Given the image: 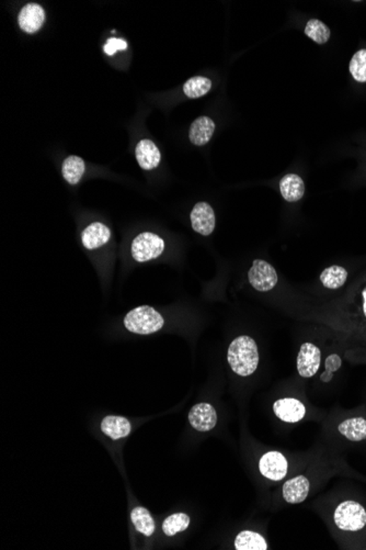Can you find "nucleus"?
<instances>
[{"label":"nucleus","mask_w":366,"mask_h":550,"mask_svg":"<svg viewBox=\"0 0 366 550\" xmlns=\"http://www.w3.org/2000/svg\"><path fill=\"white\" fill-rule=\"evenodd\" d=\"M273 412L284 423H298L305 418L306 406L298 399H278L273 403Z\"/></svg>","instance_id":"8"},{"label":"nucleus","mask_w":366,"mask_h":550,"mask_svg":"<svg viewBox=\"0 0 366 550\" xmlns=\"http://www.w3.org/2000/svg\"><path fill=\"white\" fill-rule=\"evenodd\" d=\"M333 522L341 531H361L366 526V510L359 502L347 500L338 504L333 512Z\"/></svg>","instance_id":"3"},{"label":"nucleus","mask_w":366,"mask_h":550,"mask_svg":"<svg viewBox=\"0 0 366 550\" xmlns=\"http://www.w3.org/2000/svg\"><path fill=\"white\" fill-rule=\"evenodd\" d=\"M304 31L310 40L320 45H326L331 37L330 28L318 19H310Z\"/></svg>","instance_id":"24"},{"label":"nucleus","mask_w":366,"mask_h":550,"mask_svg":"<svg viewBox=\"0 0 366 550\" xmlns=\"http://www.w3.org/2000/svg\"><path fill=\"white\" fill-rule=\"evenodd\" d=\"M361 298V314L363 316L364 321H366V285L363 290H362Z\"/></svg>","instance_id":"29"},{"label":"nucleus","mask_w":366,"mask_h":550,"mask_svg":"<svg viewBox=\"0 0 366 550\" xmlns=\"http://www.w3.org/2000/svg\"><path fill=\"white\" fill-rule=\"evenodd\" d=\"M85 161L81 157L75 156V155L67 157L61 166V174H63L64 179L71 186L77 185L81 181V177L85 174Z\"/></svg>","instance_id":"21"},{"label":"nucleus","mask_w":366,"mask_h":550,"mask_svg":"<svg viewBox=\"0 0 366 550\" xmlns=\"http://www.w3.org/2000/svg\"><path fill=\"white\" fill-rule=\"evenodd\" d=\"M214 131V121L208 117H200L191 125L189 139L193 145L203 147L210 142Z\"/></svg>","instance_id":"15"},{"label":"nucleus","mask_w":366,"mask_h":550,"mask_svg":"<svg viewBox=\"0 0 366 550\" xmlns=\"http://www.w3.org/2000/svg\"><path fill=\"white\" fill-rule=\"evenodd\" d=\"M20 28L27 33H35L41 29L45 21V9L39 4H28L19 13Z\"/></svg>","instance_id":"11"},{"label":"nucleus","mask_w":366,"mask_h":550,"mask_svg":"<svg viewBox=\"0 0 366 550\" xmlns=\"http://www.w3.org/2000/svg\"><path fill=\"white\" fill-rule=\"evenodd\" d=\"M248 280L256 291L266 292L278 285V276L271 264L264 260H254L248 272Z\"/></svg>","instance_id":"5"},{"label":"nucleus","mask_w":366,"mask_h":550,"mask_svg":"<svg viewBox=\"0 0 366 550\" xmlns=\"http://www.w3.org/2000/svg\"><path fill=\"white\" fill-rule=\"evenodd\" d=\"M236 550H266L268 549L266 538L261 534L254 531H242L235 539Z\"/></svg>","instance_id":"20"},{"label":"nucleus","mask_w":366,"mask_h":550,"mask_svg":"<svg viewBox=\"0 0 366 550\" xmlns=\"http://www.w3.org/2000/svg\"><path fill=\"white\" fill-rule=\"evenodd\" d=\"M212 88V81L204 76H194L183 85V93L190 99H196L206 96Z\"/></svg>","instance_id":"23"},{"label":"nucleus","mask_w":366,"mask_h":550,"mask_svg":"<svg viewBox=\"0 0 366 550\" xmlns=\"http://www.w3.org/2000/svg\"><path fill=\"white\" fill-rule=\"evenodd\" d=\"M309 480L305 476H296L283 484L282 493L288 504H300L307 499L309 494Z\"/></svg>","instance_id":"12"},{"label":"nucleus","mask_w":366,"mask_h":550,"mask_svg":"<svg viewBox=\"0 0 366 550\" xmlns=\"http://www.w3.org/2000/svg\"><path fill=\"white\" fill-rule=\"evenodd\" d=\"M259 470L266 479L274 482L281 481L288 474V462L282 452L271 450L260 458Z\"/></svg>","instance_id":"6"},{"label":"nucleus","mask_w":366,"mask_h":550,"mask_svg":"<svg viewBox=\"0 0 366 550\" xmlns=\"http://www.w3.org/2000/svg\"><path fill=\"white\" fill-rule=\"evenodd\" d=\"M349 71L354 81L360 84L366 83V49L354 53L350 61Z\"/></svg>","instance_id":"26"},{"label":"nucleus","mask_w":366,"mask_h":550,"mask_svg":"<svg viewBox=\"0 0 366 550\" xmlns=\"http://www.w3.org/2000/svg\"><path fill=\"white\" fill-rule=\"evenodd\" d=\"M342 360L338 354H331L326 358L325 372L320 376L322 382H330L333 378V374L341 368Z\"/></svg>","instance_id":"27"},{"label":"nucleus","mask_w":366,"mask_h":550,"mask_svg":"<svg viewBox=\"0 0 366 550\" xmlns=\"http://www.w3.org/2000/svg\"><path fill=\"white\" fill-rule=\"evenodd\" d=\"M165 251V241L159 235L144 232L137 235L132 243L131 252L136 262L145 263L155 260Z\"/></svg>","instance_id":"4"},{"label":"nucleus","mask_w":366,"mask_h":550,"mask_svg":"<svg viewBox=\"0 0 366 550\" xmlns=\"http://www.w3.org/2000/svg\"><path fill=\"white\" fill-rule=\"evenodd\" d=\"M321 362V352L313 343H304L300 346L296 360L297 372L303 378H312L317 374Z\"/></svg>","instance_id":"7"},{"label":"nucleus","mask_w":366,"mask_h":550,"mask_svg":"<svg viewBox=\"0 0 366 550\" xmlns=\"http://www.w3.org/2000/svg\"><path fill=\"white\" fill-rule=\"evenodd\" d=\"M280 191L284 200L297 202L305 193V183L297 174H288L280 181Z\"/></svg>","instance_id":"17"},{"label":"nucleus","mask_w":366,"mask_h":550,"mask_svg":"<svg viewBox=\"0 0 366 550\" xmlns=\"http://www.w3.org/2000/svg\"><path fill=\"white\" fill-rule=\"evenodd\" d=\"M127 49V42L123 39H119V38H111L107 40L105 47H103V51L109 57H112L117 53V51H124Z\"/></svg>","instance_id":"28"},{"label":"nucleus","mask_w":366,"mask_h":550,"mask_svg":"<svg viewBox=\"0 0 366 550\" xmlns=\"http://www.w3.org/2000/svg\"><path fill=\"white\" fill-rule=\"evenodd\" d=\"M131 519H132V523L134 524L136 531H138L139 533H142L147 537L154 534L155 522L148 510L142 508V506H137L133 509Z\"/></svg>","instance_id":"22"},{"label":"nucleus","mask_w":366,"mask_h":550,"mask_svg":"<svg viewBox=\"0 0 366 550\" xmlns=\"http://www.w3.org/2000/svg\"><path fill=\"white\" fill-rule=\"evenodd\" d=\"M111 231L101 222L91 223L83 230L81 242L87 250H95L110 241Z\"/></svg>","instance_id":"13"},{"label":"nucleus","mask_w":366,"mask_h":550,"mask_svg":"<svg viewBox=\"0 0 366 550\" xmlns=\"http://www.w3.org/2000/svg\"><path fill=\"white\" fill-rule=\"evenodd\" d=\"M348 277H349V273L347 269L338 265H332L322 270L320 274V282L325 288L336 290L341 288L347 282Z\"/></svg>","instance_id":"19"},{"label":"nucleus","mask_w":366,"mask_h":550,"mask_svg":"<svg viewBox=\"0 0 366 550\" xmlns=\"http://www.w3.org/2000/svg\"><path fill=\"white\" fill-rule=\"evenodd\" d=\"M164 326L165 319L158 311L149 306L133 309L124 318L125 328L139 336L154 334Z\"/></svg>","instance_id":"2"},{"label":"nucleus","mask_w":366,"mask_h":550,"mask_svg":"<svg viewBox=\"0 0 366 550\" xmlns=\"http://www.w3.org/2000/svg\"><path fill=\"white\" fill-rule=\"evenodd\" d=\"M190 523L191 519L188 514L175 513L172 515L168 516L163 522V532H164L165 535L172 537V536L180 533V532L186 531Z\"/></svg>","instance_id":"25"},{"label":"nucleus","mask_w":366,"mask_h":550,"mask_svg":"<svg viewBox=\"0 0 366 550\" xmlns=\"http://www.w3.org/2000/svg\"><path fill=\"white\" fill-rule=\"evenodd\" d=\"M338 430L350 442L358 443V442L366 440V418L361 416L347 418L339 424Z\"/></svg>","instance_id":"18"},{"label":"nucleus","mask_w":366,"mask_h":550,"mask_svg":"<svg viewBox=\"0 0 366 550\" xmlns=\"http://www.w3.org/2000/svg\"><path fill=\"white\" fill-rule=\"evenodd\" d=\"M101 430L107 437L117 440L130 435L132 426L124 416H107L101 422Z\"/></svg>","instance_id":"16"},{"label":"nucleus","mask_w":366,"mask_h":550,"mask_svg":"<svg viewBox=\"0 0 366 550\" xmlns=\"http://www.w3.org/2000/svg\"><path fill=\"white\" fill-rule=\"evenodd\" d=\"M228 360L235 374L249 377L259 366V352L256 340L250 336H242L230 343Z\"/></svg>","instance_id":"1"},{"label":"nucleus","mask_w":366,"mask_h":550,"mask_svg":"<svg viewBox=\"0 0 366 550\" xmlns=\"http://www.w3.org/2000/svg\"><path fill=\"white\" fill-rule=\"evenodd\" d=\"M190 425L198 432H210L218 424V413L210 403H198L191 408L189 412Z\"/></svg>","instance_id":"9"},{"label":"nucleus","mask_w":366,"mask_h":550,"mask_svg":"<svg viewBox=\"0 0 366 550\" xmlns=\"http://www.w3.org/2000/svg\"><path fill=\"white\" fill-rule=\"evenodd\" d=\"M193 230L199 234L208 236L214 232L216 219L214 210L208 202L196 203L190 214Z\"/></svg>","instance_id":"10"},{"label":"nucleus","mask_w":366,"mask_h":550,"mask_svg":"<svg viewBox=\"0 0 366 550\" xmlns=\"http://www.w3.org/2000/svg\"><path fill=\"white\" fill-rule=\"evenodd\" d=\"M137 161L139 166L145 171H152L158 167L161 161V154L158 147L150 139H144L137 143L135 149Z\"/></svg>","instance_id":"14"}]
</instances>
